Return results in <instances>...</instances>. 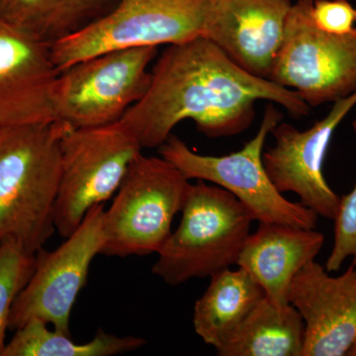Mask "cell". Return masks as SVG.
Wrapping results in <instances>:
<instances>
[{"mask_svg": "<svg viewBox=\"0 0 356 356\" xmlns=\"http://www.w3.org/2000/svg\"><path fill=\"white\" fill-rule=\"evenodd\" d=\"M259 100L280 105L295 118L311 111L296 91L250 74L199 37L170 44L152 70L146 95L120 121L143 149H159L185 120L211 139L238 135L252 125Z\"/></svg>", "mask_w": 356, "mask_h": 356, "instance_id": "1", "label": "cell"}, {"mask_svg": "<svg viewBox=\"0 0 356 356\" xmlns=\"http://www.w3.org/2000/svg\"><path fill=\"white\" fill-rule=\"evenodd\" d=\"M58 120L0 128V243L36 254L55 233L60 179Z\"/></svg>", "mask_w": 356, "mask_h": 356, "instance_id": "2", "label": "cell"}, {"mask_svg": "<svg viewBox=\"0 0 356 356\" xmlns=\"http://www.w3.org/2000/svg\"><path fill=\"white\" fill-rule=\"evenodd\" d=\"M181 212L177 229L159 250L154 275L177 286L236 266L254 219L233 194L197 180Z\"/></svg>", "mask_w": 356, "mask_h": 356, "instance_id": "3", "label": "cell"}, {"mask_svg": "<svg viewBox=\"0 0 356 356\" xmlns=\"http://www.w3.org/2000/svg\"><path fill=\"white\" fill-rule=\"evenodd\" d=\"M282 118L275 104L269 102L257 135L235 153L221 156L197 154L172 134L159 147V154L187 179L210 182L233 194L254 221L315 229L318 215L303 204L285 198L274 186L262 161L267 137Z\"/></svg>", "mask_w": 356, "mask_h": 356, "instance_id": "4", "label": "cell"}, {"mask_svg": "<svg viewBox=\"0 0 356 356\" xmlns=\"http://www.w3.org/2000/svg\"><path fill=\"white\" fill-rule=\"evenodd\" d=\"M191 188L189 180L172 163L140 154L105 210L100 254L124 259L158 254Z\"/></svg>", "mask_w": 356, "mask_h": 356, "instance_id": "5", "label": "cell"}, {"mask_svg": "<svg viewBox=\"0 0 356 356\" xmlns=\"http://www.w3.org/2000/svg\"><path fill=\"white\" fill-rule=\"evenodd\" d=\"M60 147L55 226L65 238L76 231L90 208L116 194L143 147L121 121L98 127L67 125Z\"/></svg>", "mask_w": 356, "mask_h": 356, "instance_id": "6", "label": "cell"}, {"mask_svg": "<svg viewBox=\"0 0 356 356\" xmlns=\"http://www.w3.org/2000/svg\"><path fill=\"white\" fill-rule=\"evenodd\" d=\"M156 54L158 47L107 51L58 72L51 91L56 120L72 128L120 121L149 90Z\"/></svg>", "mask_w": 356, "mask_h": 356, "instance_id": "7", "label": "cell"}, {"mask_svg": "<svg viewBox=\"0 0 356 356\" xmlns=\"http://www.w3.org/2000/svg\"><path fill=\"white\" fill-rule=\"evenodd\" d=\"M208 0H120L83 31L51 44L58 72L107 51L184 43L203 36Z\"/></svg>", "mask_w": 356, "mask_h": 356, "instance_id": "8", "label": "cell"}, {"mask_svg": "<svg viewBox=\"0 0 356 356\" xmlns=\"http://www.w3.org/2000/svg\"><path fill=\"white\" fill-rule=\"evenodd\" d=\"M312 7L313 0L292 4L269 79L316 107L356 90V28L346 35L322 31L314 22Z\"/></svg>", "mask_w": 356, "mask_h": 356, "instance_id": "9", "label": "cell"}, {"mask_svg": "<svg viewBox=\"0 0 356 356\" xmlns=\"http://www.w3.org/2000/svg\"><path fill=\"white\" fill-rule=\"evenodd\" d=\"M104 203L93 206L60 247L37 252L34 273L14 302L10 331L38 318L56 332L70 336L72 308L88 283L91 262L104 245Z\"/></svg>", "mask_w": 356, "mask_h": 356, "instance_id": "10", "label": "cell"}, {"mask_svg": "<svg viewBox=\"0 0 356 356\" xmlns=\"http://www.w3.org/2000/svg\"><path fill=\"white\" fill-rule=\"evenodd\" d=\"M356 105V90L334 102L329 114L301 131L281 121L274 145L262 154L264 168L280 193L293 192L318 216L334 220L341 197L325 180L323 168L334 131Z\"/></svg>", "mask_w": 356, "mask_h": 356, "instance_id": "11", "label": "cell"}, {"mask_svg": "<svg viewBox=\"0 0 356 356\" xmlns=\"http://www.w3.org/2000/svg\"><path fill=\"white\" fill-rule=\"evenodd\" d=\"M292 4L290 0H208L202 37L238 67L269 79Z\"/></svg>", "mask_w": 356, "mask_h": 356, "instance_id": "12", "label": "cell"}, {"mask_svg": "<svg viewBox=\"0 0 356 356\" xmlns=\"http://www.w3.org/2000/svg\"><path fill=\"white\" fill-rule=\"evenodd\" d=\"M291 304L305 323L302 356H344L356 341V266L330 275L311 262L296 274L290 286Z\"/></svg>", "mask_w": 356, "mask_h": 356, "instance_id": "13", "label": "cell"}, {"mask_svg": "<svg viewBox=\"0 0 356 356\" xmlns=\"http://www.w3.org/2000/svg\"><path fill=\"white\" fill-rule=\"evenodd\" d=\"M51 47L0 20V128L56 120Z\"/></svg>", "mask_w": 356, "mask_h": 356, "instance_id": "14", "label": "cell"}, {"mask_svg": "<svg viewBox=\"0 0 356 356\" xmlns=\"http://www.w3.org/2000/svg\"><path fill=\"white\" fill-rule=\"evenodd\" d=\"M324 243L325 236L315 229L259 222L248 236L236 266L261 285L276 306L285 307L289 305L293 278L316 261Z\"/></svg>", "mask_w": 356, "mask_h": 356, "instance_id": "15", "label": "cell"}, {"mask_svg": "<svg viewBox=\"0 0 356 356\" xmlns=\"http://www.w3.org/2000/svg\"><path fill=\"white\" fill-rule=\"evenodd\" d=\"M264 289L243 268L211 276L209 286L194 306V331L215 350L232 336L259 301Z\"/></svg>", "mask_w": 356, "mask_h": 356, "instance_id": "16", "label": "cell"}, {"mask_svg": "<svg viewBox=\"0 0 356 356\" xmlns=\"http://www.w3.org/2000/svg\"><path fill=\"white\" fill-rule=\"evenodd\" d=\"M120 0H0V20L51 46L83 31Z\"/></svg>", "mask_w": 356, "mask_h": 356, "instance_id": "17", "label": "cell"}, {"mask_svg": "<svg viewBox=\"0 0 356 356\" xmlns=\"http://www.w3.org/2000/svg\"><path fill=\"white\" fill-rule=\"evenodd\" d=\"M304 344L305 323L299 312L264 296L216 351L220 356H302Z\"/></svg>", "mask_w": 356, "mask_h": 356, "instance_id": "18", "label": "cell"}, {"mask_svg": "<svg viewBox=\"0 0 356 356\" xmlns=\"http://www.w3.org/2000/svg\"><path fill=\"white\" fill-rule=\"evenodd\" d=\"M14 332L1 356H112L139 350L146 344L142 337H118L103 330L88 343H76L70 336L51 331L38 318H32Z\"/></svg>", "mask_w": 356, "mask_h": 356, "instance_id": "19", "label": "cell"}, {"mask_svg": "<svg viewBox=\"0 0 356 356\" xmlns=\"http://www.w3.org/2000/svg\"><path fill=\"white\" fill-rule=\"evenodd\" d=\"M35 266L36 254L25 252L13 240L0 243V356L6 346L14 302L29 282Z\"/></svg>", "mask_w": 356, "mask_h": 356, "instance_id": "20", "label": "cell"}, {"mask_svg": "<svg viewBox=\"0 0 356 356\" xmlns=\"http://www.w3.org/2000/svg\"><path fill=\"white\" fill-rule=\"evenodd\" d=\"M353 127L356 136V119ZM334 221V247L325 264V270L330 273L339 271L350 257L353 266H356V182L353 191L341 197Z\"/></svg>", "mask_w": 356, "mask_h": 356, "instance_id": "21", "label": "cell"}, {"mask_svg": "<svg viewBox=\"0 0 356 356\" xmlns=\"http://www.w3.org/2000/svg\"><path fill=\"white\" fill-rule=\"evenodd\" d=\"M312 16L318 29L346 35L355 29L356 8L348 0H313Z\"/></svg>", "mask_w": 356, "mask_h": 356, "instance_id": "22", "label": "cell"}, {"mask_svg": "<svg viewBox=\"0 0 356 356\" xmlns=\"http://www.w3.org/2000/svg\"><path fill=\"white\" fill-rule=\"evenodd\" d=\"M346 356H356V341L355 343L351 346V348Z\"/></svg>", "mask_w": 356, "mask_h": 356, "instance_id": "23", "label": "cell"}]
</instances>
